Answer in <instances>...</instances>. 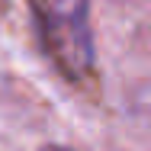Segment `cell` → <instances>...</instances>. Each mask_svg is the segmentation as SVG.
<instances>
[{
    "label": "cell",
    "mask_w": 151,
    "mask_h": 151,
    "mask_svg": "<svg viewBox=\"0 0 151 151\" xmlns=\"http://www.w3.org/2000/svg\"><path fill=\"white\" fill-rule=\"evenodd\" d=\"M42 151H68V148H61V145H45Z\"/></svg>",
    "instance_id": "2"
},
{
    "label": "cell",
    "mask_w": 151,
    "mask_h": 151,
    "mask_svg": "<svg viewBox=\"0 0 151 151\" xmlns=\"http://www.w3.org/2000/svg\"><path fill=\"white\" fill-rule=\"evenodd\" d=\"M32 13L55 68L74 84L87 81L93 71L90 0H32Z\"/></svg>",
    "instance_id": "1"
}]
</instances>
